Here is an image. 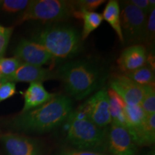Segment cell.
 <instances>
[{
  "mask_svg": "<svg viewBox=\"0 0 155 155\" xmlns=\"http://www.w3.org/2000/svg\"><path fill=\"white\" fill-rule=\"evenodd\" d=\"M73 111V103L67 96H55L34 109L19 113L9 122L15 131L42 134L52 131L64 121Z\"/></svg>",
  "mask_w": 155,
  "mask_h": 155,
  "instance_id": "obj_1",
  "label": "cell"
},
{
  "mask_svg": "<svg viewBox=\"0 0 155 155\" xmlns=\"http://www.w3.org/2000/svg\"><path fill=\"white\" fill-rule=\"evenodd\" d=\"M55 73L69 96L76 100H82L101 88L106 78V72L98 64L83 60L68 62Z\"/></svg>",
  "mask_w": 155,
  "mask_h": 155,
  "instance_id": "obj_2",
  "label": "cell"
},
{
  "mask_svg": "<svg viewBox=\"0 0 155 155\" xmlns=\"http://www.w3.org/2000/svg\"><path fill=\"white\" fill-rule=\"evenodd\" d=\"M66 122V139L75 149L97 152L106 150V129L95 125L78 110L71 111Z\"/></svg>",
  "mask_w": 155,
  "mask_h": 155,
  "instance_id": "obj_3",
  "label": "cell"
},
{
  "mask_svg": "<svg viewBox=\"0 0 155 155\" xmlns=\"http://www.w3.org/2000/svg\"><path fill=\"white\" fill-rule=\"evenodd\" d=\"M32 41L43 47L53 58H72L81 48L80 35L68 25H53L42 28L35 34Z\"/></svg>",
  "mask_w": 155,
  "mask_h": 155,
  "instance_id": "obj_4",
  "label": "cell"
},
{
  "mask_svg": "<svg viewBox=\"0 0 155 155\" xmlns=\"http://www.w3.org/2000/svg\"><path fill=\"white\" fill-rule=\"evenodd\" d=\"M75 8L73 1L65 0H33L23 12L18 24L25 21L58 22L73 16Z\"/></svg>",
  "mask_w": 155,
  "mask_h": 155,
  "instance_id": "obj_5",
  "label": "cell"
},
{
  "mask_svg": "<svg viewBox=\"0 0 155 155\" xmlns=\"http://www.w3.org/2000/svg\"><path fill=\"white\" fill-rule=\"evenodd\" d=\"M147 17V15L129 1L121 2L120 24L124 44L130 46L144 43Z\"/></svg>",
  "mask_w": 155,
  "mask_h": 155,
  "instance_id": "obj_6",
  "label": "cell"
},
{
  "mask_svg": "<svg viewBox=\"0 0 155 155\" xmlns=\"http://www.w3.org/2000/svg\"><path fill=\"white\" fill-rule=\"evenodd\" d=\"M89 121L103 129L112 122L108 91L103 88L96 92L78 108Z\"/></svg>",
  "mask_w": 155,
  "mask_h": 155,
  "instance_id": "obj_7",
  "label": "cell"
},
{
  "mask_svg": "<svg viewBox=\"0 0 155 155\" xmlns=\"http://www.w3.org/2000/svg\"><path fill=\"white\" fill-rule=\"evenodd\" d=\"M107 131L106 149L112 155H137V144L127 129L112 123Z\"/></svg>",
  "mask_w": 155,
  "mask_h": 155,
  "instance_id": "obj_8",
  "label": "cell"
},
{
  "mask_svg": "<svg viewBox=\"0 0 155 155\" xmlns=\"http://www.w3.org/2000/svg\"><path fill=\"white\" fill-rule=\"evenodd\" d=\"M0 141L7 155H42V147L36 139L17 134L5 133L0 134Z\"/></svg>",
  "mask_w": 155,
  "mask_h": 155,
  "instance_id": "obj_9",
  "label": "cell"
},
{
  "mask_svg": "<svg viewBox=\"0 0 155 155\" xmlns=\"http://www.w3.org/2000/svg\"><path fill=\"white\" fill-rule=\"evenodd\" d=\"M15 57L22 63L42 67L50 63L53 57L40 45L32 40L22 39L14 51Z\"/></svg>",
  "mask_w": 155,
  "mask_h": 155,
  "instance_id": "obj_10",
  "label": "cell"
},
{
  "mask_svg": "<svg viewBox=\"0 0 155 155\" xmlns=\"http://www.w3.org/2000/svg\"><path fill=\"white\" fill-rule=\"evenodd\" d=\"M110 87L121 97L126 104L139 105L143 97V86L137 84L124 75H116L110 80Z\"/></svg>",
  "mask_w": 155,
  "mask_h": 155,
  "instance_id": "obj_11",
  "label": "cell"
},
{
  "mask_svg": "<svg viewBox=\"0 0 155 155\" xmlns=\"http://www.w3.org/2000/svg\"><path fill=\"white\" fill-rule=\"evenodd\" d=\"M55 73L50 69L44 68L42 67L35 66L26 63H22L19 68L11 75L5 77L7 81L13 83L26 82V83H42L43 81L56 78Z\"/></svg>",
  "mask_w": 155,
  "mask_h": 155,
  "instance_id": "obj_12",
  "label": "cell"
},
{
  "mask_svg": "<svg viewBox=\"0 0 155 155\" xmlns=\"http://www.w3.org/2000/svg\"><path fill=\"white\" fill-rule=\"evenodd\" d=\"M147 49L143 45H134L124 49L117 60L120 70L124 73L131 72L144 66L147 63Z\"/></svg>",
  "mask_w": 155,
  "mask_h": 155,
  "instance_id": "obj_13",
  "label": "cell"
},
{
  "mask_svg": "<svg viewBox=\"0 0 155 155\" xmlns=\"http://www.w3.org/2000/svg\"><path fill=\"white\" fill-rule=\"evenodd\" d=\"M56 95L46 91L42 83H30L24 94V106L20 113L28 111L43 105Z\"/></svg>",
  "mask_w": 155,
  "mask_h": 155,
  "instance_id": "obj_14",
  "label": "cell"
},
{
  "mask_svg": "<svg viewBox=\"0 0 155 155\" xmlns=\"http://www.w3.org/2000/svg\"><path fill=\"white\" fill-rule=\"evenodd\" d=\"M124 116L126 129L130 134L135 144L137 143V138L143 123L147 117V114L142 109L140 104L129 106L126 104L124 107Z\"/></svg>",
  "mask_w": 155,
  "mask_h": 155,
  "instance_id": "obj_15",
  "label": "cell"
},
{
  "mask_svg": "<svg viewBox=\"0 0 155 155\" xmlns=\"http://www.w3.org/2000/svg\"><path fill=\"white\" fill-rule=\"evenodd\" d=\"M73 16L83 20V28L81 39L86 40L93 31L96 30L103 22L102 15L95 12H87L84 10L75 11Z\"/></svg>",
  "mask_w": 155,
  "mask_h": 155,
  "instance_id": "obj_16",
  "label": "cell"
},
{
  "mask_svg": "<svg viewBox=\"0 0 155 155\" xmlns=\"http://www.w3.org/2000/svg\"><path fill=\"white\" fill-rule=\"evenodd\" d=\"M102 17L103 19L111 25L120 41L124 44V38L120 24V7L119 2L116 0H111L108 2L104 9Z\"/></svg>",
  "mask_w": 155,
  "mask_h": 155,
  "instance_id": "obj_17",
  "label": "cell"
},
{
  "mask_svg": "<svg viewBox=\"0 0 155 155\" xmlns=\"http://www.w3.org/2000/svg\"><path fill=\"white\" fill-rule=\"evenodd\" d=\"M109 97L110 112L112 119V123L115 124L126 127V121L124 116L125 102L119 95L113 90L110 89L108 91Z\"/></svg>",
  "mask_w": 155,
  "mask_h": 155,
  "instance_id": "obj_18",
  "label": "cell"
},
{
  "mask_svg": "<svg viewBox=\"0 0 155 155\" xmlns=\"http://www.w3.org/2000/svg\"><path fill=\"white\" fill-rule=\"evenodd\" d=\"M155 141V114L147 115L138 134V145H152Z\"/></svg>",
  "mask_w": 155,
  "mask_h": 155,
  "instance_id": "obj_19",
  "label": "cell"
},
{
  "mask_svg": "<svg viewBox=\"0 0 155 155\" xmlns=\"http://www.w3.org/2000/svg\"><path fill=\"white\" fill-rule=\"evenodd\" d=\"M124 75L141 86L147 85H154L155 76L154 70L147 64L131 72L124 73Z\"/></svg>",
  "mask_w": 155,
  "mask_h": 155,
  "instance_id": "obj_20",
  "label": "cell"
},
{
  "mask_svg": "<svg viewBox=\"0 0 155 155\" xmlns=\"http://www.w3.org/2000/svg\"><path fill=\"white\" fill-rule=\"evenodd\" d=\"M140 105L147 115L155 114L154 85L143 86V97Z\"/></svg>",
  "mask_w": 155,
  "mask_h": 155,
  "instance_id": "obj_21",
  "label": "cell"
},
{
  "mask_svg": "<svg viewBox=\"0 0 155 155\" xmlns=\"http://www.w3.org/2000/svg\"><path fill=\"white\" fill-rule=\"evenodd\" d=\"M30 1L28 0H4L0 1V9L8 13L24 12Z\"/></svg>",
  "mask_w": 155,
  "mask_h": 155,
  "instance_id": "obj_22",
  "label": "cell"
},
{
  "mask_svg": "<svg viewBox=\"0 0 155 155\" xmlns=\"http://www.w3.org/2000/svg\"><path fill=\"white\" fill-rule=\"evenodd\" d=\"M22 63L17 58H2L0 59V71L4 77L13 74Z\"/></svg>",
  "mask_w": 155,
  "mask_h": 155,
  "instance_id": "obj_23",
  "label": "cell"
},
{
  "mask_svg": "<svg viewBox=\"0 0 155 155\" xmlns=\"http://www.w3.org/2000/svg\"><path fill=\"white\" fill-rule=\"evenodd\" d=\"M155 38V9L148 15L145 29L144 43L148 46H152Z\"/></svg>",
  "mask_w": 155,
  "mask_h": 155,
  "instance_id": "obj_24",
  "label": "cell"
},
{
  "mask_svg": "<svg viewBox=\"0 0 155 155\" xmlns=\"http://www.w3.org/2000/svg\"><path fill=\"white\" fill-rule=\"evenodd\" d=\"M76 11L84 10L87 12H94L101 5L105 3L104 0H78L73 1Z\"/></svg>",
  "mask_w": 155,
  "mask_h": 155,
  "instance_id": "obj_25",
  "label": "cell"
},
{
  "mask_svg": "<svg viewBox=\"0 0 155 155\" xmlns=\"http://www.w3.org/2000/svg\"><path fill=\"white\" fill-rule=\"evenodd\" d=\"M14 28L0 26V59L4 58Z\"/></svg>",
  "mask_w": 155,
  "mask_h": 155,
  "instance_id": "obj_26",
  "label": "cell"
},
{
  "mask_svg": "<svg viewBox=\"0 0 155 155\" xmlns=\"http://www.w3.org/2000/svg\"><path fill=\"white\" fill-rule=\"evenodd\" d=\"M16 92L15 83L11 81H5L0 86V103L11 98Z\"/></svg>",
  "mask_w": 155,
  "mask_h": 155,
  "instance_id": "obj_27",
  "label": "cell"
},
{
  "mask_svg": "<svg viewBox=\"0 0 155 155\" xmlns=\"http://www.w3.org/2000/svg\"><path fill=\"white\" fill-rule=\"evenodd\" d=\"M129 2L137 8L142 11L147 16L153 9H155L154 0H130Z\"/></svg>",
  "mask_w": 155,
  "mask_h": 155,
  "instance_id": "obj_28",
  "label": "cell"
},
{
  "mask_svg": "<svg viewBox=\"0 0 155 155\" xmlns=\"http://www.w3.org/2000/svg\"><path fill=\"white\" fill-rule=\"evenodd\" d=\"M58 155H108L103 152H92V151L80 150L75 148L64 149L58 153Z\"/></svg>",
  "mask_w": 155,
  "mask_h": 155,
  "instance_id": "obj_29",
  "label": "cell"
},
{
  "mask_svg": "<svg viewBox=\"0 0 155 155\" xmlns=\"http://www.w3.org/2000/svg\"><path fill=\"white\" fill-rule=\"evenodd\" d=\"M5 81H7L5 78V77L2 76H2H0V86H1L3 83H5Z\"/></svg>",
  "mask_w": 155,
  "mask_h": 155,
  "instance_id": "obj_30",
  "label": "cell"
},
{
  "mask_svg": "<svg viewBox=\"0 0 155 155\" xmlns=\"http://www.w3.org/2000/svg\"><path fill=\"white\" fill-rule=\"evenodd\" d=\"M144 155H155V153H154V150H152L150 151L149 152H147V154H145Z\"/></svg>",
  "mask_w": 155,
  "mask_h": 155,
  "instance_id": "obj_31",
  "label": "cell"
},
{
  "mask_svg": "<svg viewBox=\"0 0 155 155\" xmlns=\"http://www.w3.org/2000/svg\"><path fill=\"white\" fill-rule=\"evenodd\" d=\"M2 73H1V71H0V76H2Z\"/></svg>",
  "mask_w": 155,
  "mask_h": 155,
  "instance_id": "obj_32",
  "label": "cell"
}]
</instances>
